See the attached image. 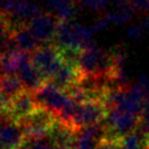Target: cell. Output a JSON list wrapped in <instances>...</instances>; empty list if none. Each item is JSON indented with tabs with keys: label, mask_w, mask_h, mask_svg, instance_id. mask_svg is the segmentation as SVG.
I'll use <instances>...</instances> for the list:
<instances>
[{
	"label": "cell",
	"mask_w": 149,
	"mask_h": 149,
	"mask_svg": "<svg viewBox=\"0 0 149 149\" xmlns=\"http://www.w3.org/2000/svg\"><path fill=\"white\" fill-rule=\"evenodd\" d=\"M34 97L40 107L52 112L59 121L70 126L71 118L79 103L70 98L68 93L55 87L52 82H46L34 93Z\"/></svg>",
	"instance_id": "obj_1"
},
{
	"label": "cell",
	"mask_w": 149,
	"mask_h": 149,
	"mask_svg": "<svg viewBox=\"0 0 149 149\" xmlns=\"http://www.w3.org/2000/svg\"><path fill=\"white\" fill-rule=\"evenodd\" d=\"M93 31L91 28H84L70 21H58L54 44L59 48L84 51L94 43L92 41Z\"/></svg>",
	"instance_id": "obj_2"
},
{
	"label": "cell",
	"mask_w": 149,
	"mask_h": 149,
	"mask_svg": "<svg viewBox=\"0 0 149 149\" xmlns=\"http://www.w3.org/2000/svg\"><path fill=\"white\" fill-rule=\"evenodd\" d=\"M109 114V107L102 100H89L79 103L70 122V126L76 132L102 124Z\"/></svg>",
	"instance_id": "obj_3"
},
{
	"label": "cell",
	"mask_w": 149,
	"mask_h": 149,
	"mask_svg": "<svg viewBox=\"0 0 149 149\" xmlns=\"http://www.w3.org/2000/svg\"><path fill=\"white\" fill-rule=\"evenodd\" d=\"M31 61L34 67L43 76L46 82H49L64 64L59 47L52 44H44L31 54Z\"/></svg>",
	"instance_id": "obj_4"
},
{
	"label": "cell",
	"mask_w": 149,
	"mask_h": 149,
	"mask_svg": "<svg viewBox=\"0 0 149 149\" xmlns=\"http://www.w3.org/2000/svg\"><path fill=\"white\" fill-rule=\"evenodd\" d=\"M140 116L122 111L120 109H110L104 121L105 136L111 139H122L126 135L139 127Z\"/></svg>",
	"instance_id": "obj_5"
},
{
	"label": "cell",
	"mask_w": 149,
	"mask_h": 149,
	"mask_svg": "<svg viewBox=\"0 0 149 149\" xmlns=\"http://www.w3.org/2000/svg\"><path fill=\"white\" fill-rule=\"evenodd\" d=\"M57 120L55 114L40 107L19 124L22 127L26 139H41L48 136Z\"/></svg>",
	"instance_id": "obj_6"
},
{
	"label": "cell",
	"mask_w": 149,
	"mask_h": 149,
	"mask_svg": "<svg viewBox=\"0 0 149 149\" xmlns=\"http://www.w3.org/2000/svg\"><path fill=\"white\" fill-rule=\"evenodd\" d=\"M26 143V137L19 123L8 116L0 115V148L21 149Z\"/></svg>",
	"instance_id": "obj_7"
},
{
	"label": "cell",
	"mask_w": 149,
	"mask_h": 149,
	"mask_svg": "<svg viewBox=\"0 0 149 149\" xmlns=\"http://www.w3.org/2000/svg\"><path fill=\"white\" fill-rule=\"evenodd\" d=\"M59 19L48 12H41L29 23V28L40 43L52 44L55 42L56 29Z\"/></svg>",
	"instance_id": "obj_8"
},
{
	"label": "cell",
	"mask_w": 149,
	"mask_h": 149,
	"mask_svg": "<svg viewBox=\"0 0 149 149\" xmlns=\"http://www.w3.org/2000/svg\"><path fill=\"white\" fill-rule=\"evenodd\" d=\"M38 107L40 105L37 104L34 93L25 90L9 102L7 116L15 123H21Z\"/></svg>",
	"instance_id": "obj_9"
},
{
	"label": "cell",
	"mask_w": 149,
	"mask_h": 149,
	"mask_svg": "<svg viewBox=\"0 0 149 149\" xmlns=\"http://www.w3.org/2000/svg\"><path fill=\"white\" fill-rule=\"evenodd\" d=\"M17 76L20 78L24 89L32 93H35L46 84L43 76L32 64L31 54H25Z\"/></svg>",
	"instance_id": "obj_10"
},
{
	"label": "cell",
	"mask_w": 149,
	"mask_h": 149,
	"mask_svg": "<svg viewBox=\"0 0 149 149\" xmlns=\"http://www.w3.org/2000/svg\"><path fill=\"white\" fill-rule=\"evenodd\" d=\"M11 40L14 47L21 52L32 54L36 51L42 44L37 41L29 25H21L12 30Z\"/></svg>",
	"instance_id": "obj_11"
},
{
	"label": "cell",
	"mask_w": 149,
	"mask_h": 149,
	"mask_svg": "<svg viewBox=\"0 0 149 149\" xmlns=\"http://www.w3.org/2000/svg\"><path fill=\"white\" fill-rule=\"evenodd\" d=\"M25 54L17 48L0 54V74L17 76Z\"/></svg>",
	"instance_id": "obj_12"
},
{
	"label": "cell",
	"mask_w": 149,
	"mask_h": 149,
	"mask_svg": "<svg viewBox=\"0 0 149 149\" xmlns=\"http://www.w3.org/2000/svg\"><path fill=\"white\" fill-rule=\"evenodd\" d=\"M0 91L10 102L11 100L24 92L25 89L18 76L0 74Z\"/></svg>",
	"instance_id": "obj_13"
},
{
	"label": "cell",
	"mask_w": 149,
	"mask_h": 149,
	"mask_svg": "<svg viewBox=\"0 0 149 149\" xmlns=\"http://www.w3.org/2000/svg\"><path fill=\"white\" fill-rule=\"evenodd\" d=\"M124 149H149V136L139 127L121 139Z\"/></svg>",
	"instance_id": "obj_14"
},
{
	"label": "cell",
	"mask_w": 149,
	"mask_h": 149,
	"mask_svg": "<svg viewBox=\"0 0 149 149\" xmlns=\"http://www.w3.org/2000/svg\"><path fill=\"white\" fill-rule=\"evenodd\" d=\"M11 35L12 26L9 17L3 12H0V54L15 48L11 40Z\"/></svg>",
	"instance_id": "obj_15"
},
{
	"label": "cell",
	"mask_w": 149,
	"mask_h": 149,
	"mask_svg": "<svg viewBox=\"0 0 149 149\" xmlns=\"http://www.w3.org/2000/svg\"><path fill=\"white\" fill-rule=\"evenodd\" d=\"M105 15L110 20L111 23L123 25V24L128 23L132 20V18H133V9L130 6H127V7H118V9L116 11L110 12V13L105 14Z\"/></svg>",
	"instance_id": "obj_16"
},
{
	"label": "cell",
	"mask_w": 149,
	"mask_h": 149,
	"mask_svg": "<svg viewBox=\"0 0 149 149\" xmlns=\"http://www.w3.org/2000/svg\"><path fill=\"white\" fill-rule=\"evenodd\" d=\"M57 18L61 21H70V19L74 15L76 8L72 0H61V2L56 8Z\"/></svg>",
	"instance_id": "obj_17"
},
{
	"label": "cell",
	"mask_w": 149,
	"mask_h": 149,
	"mask_svg": "<svg viewBox=\"0 0 149 149\" xmlns=\"http://www.w3.org/2000/svg\"><path fill=\"white\" fill-rule=\"evenodd\" d=\"M24 149H55L49 139L41 138V139H26L24 145Z\"/></svg>",
	"instance_id": "obj_18"
},
{
	"label": "cell",
	"mask_w": 149,
	"mask_h": 149,
	"mask_svg": "<svg viewBox=\"0 0 149 149\" xmlns=\"http://www.w3.org/2000/svg\"><path fill=\"white\" fill-rule=\"evenodd\" d=\"M97 149H124L122 146L121 139H111L103 137L99 143Z\"/></svg>",
	"instance_id": "obj_19"
},
{
	"label": "cell",
	"mask_w": 149,
	"mask_h": 149,
	"mask_svg": "<svg viewBox=\"0 0 149 149\" xmlns=\"http://www.w3.org/2000/svg\"><path fill=\"white\" fill-rule=\"evenodd\" d=\"M80 3L86 8L99 11V10H102L107 7V5L109 3V0H80Z\"/></svg>",
	"instance_id": "obj_20"
},
{
	"label": "cell",
	"mask_w": 149,
	"mask_h": 149,
	"mask_svg": "<svg viewBox=\"0 0 149 149\" xmlns=\"http://www.w3.org/2000/svg\"><path fill=\"white\" fill-rule=\"evenodd\" d=\"M139 128L149 136V102L146 104L143 114L140 115Z\"/></svg>",
	"instance_id": "obj_21"
},
{
	"label": "cell",
	"mask_w": 149,
	"mask_h": 149,
	"mask_svg": "<svg viewBox=\"0 0 149 149\" xmlns=\"http://www.w3.org/2000/svg\"><path fill=\"white\" fill-rule=\"evenodd\" d=\"M135 84L138 87L141 92L144 93V95L146 97V99L149 101V78L146 77L144 74H141L138 80L135 82Z\"/></svg>",
	"instance_id": "obj_22"
},
{
	"label": "cell",
	"mask_w": 149,
	"mask_h": 149,
	"mask_svg": "<svg viewBox=\"0 0 149 149\" xmlns=\"http://www.w3.org/2000/svg\"><path fill=\"white\" fill-rule=\"evenodd\" d=\"M144 33H145L144 29L141 28V25L139 23L130 25V28L127 29V35L130 37H132V38H135V40L143 36Z\"/></svg>",
	"instance_id": "obj_23"
},
{
	"label": "cell",
	"mask_w": 149,
	"mask_h": 149,
	"mask_svg": "<svg viewBox=\"0 0 149 149\" xmlns=\"http://www.w3.org/2000/svg\"><path fill=\"white\" fill-rule=\"evenodd\" d=\"M110 24H111L110 20L107 19V15H104L103 18H101L100 20H98L95 23L93 24V26L91 29H92L93 32H95V31H103V30H105Z\"/></svg>",
	"instance_id": "obj_24"
},
{
	"label": "cell",
	"mask_w": 149,
	"mask_h": 149,
	"mask_svg": "<svg viewBox=\"0 0 149 149\" xmlns=\"http://www.w3.org/2000/svg\"><path fill=\"white\" fill-rule=\"evenodd\" d=\"M8 107H9V101L3 97V94L0 91V115L7 116Z\"/></svg>",
	"instance_id": "obj_25"
},
{
	"label": "cell",
	"mask_w": 149,
	"mask_h": 149,
	"mask_svg": "<svg viewBox=\"0 0 149 149\" xmlns=\"http://www.w3.org/2000/svg\"><path fill=\"white\" fill-rule=\"evenodd\" d=\"M139 24L141 25V28L144 29L145 33L149 32V19H144V20H141Z\"/></svg>",
	"instance_id": "obj_26"
},
{
	"label": "cell",
	"mask_w": 149,
	"mask_h": 149,
	"mask_svg": "<svg viewBox=\"0 0 149 149\" xmlns=\"http://www.w3.org/2000/svg\"><path fill=\"white\" fill-rule=\"evenodd\" d=\"M55 149H74V147H67V148H55Z\"/></svg>",
	"instance_id": "obj_27"
}]
</instances>
